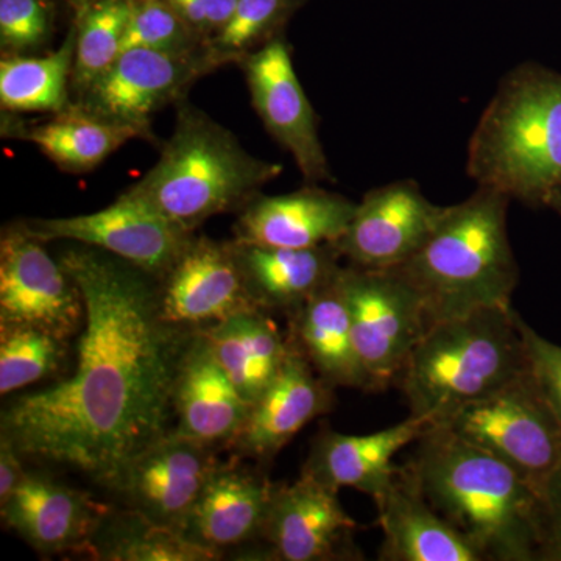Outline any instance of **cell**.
Instances as JSON below:
<instances>
[{"label":"cell","mask_w":561,"mask_h":561,"mask_svg":"<svg viewBox=\"0 0 561 561\" xmlns=\"http://www.w3.org/2000/svg\"><path fill=\"white\" fill-rule=\"evenodd\" d=\"M84 321L72 375L10 402L0 438L103 486L171 432L173 390L192 331L161 316L160 279L94 247L62 251Z\"/></svg>","instance_id":"6da1fadb"},{"label":"cell","mask_w":561,"mask_h":561,"mask_svg":"<svg viewBox=\"0 0 561 561\" xmlns=\"http://www.w3.org/2000/svg\"><path fill=\"white\" fill-rule=\"evenodd\" d=\"M404 468L483 561L540 559L545 502L505 461L448 427L431 426Z\"/></svg>","instance_id":"7a4b0ae2"},{"label":"cell","mask_w":561,"mask_h":561,"mask_svg":"<svg viewBox=\"0 0 561 561\" xmlns=\"http://www.w3.org/2000/svg\"><path fill=\"white\" fill-rule=\"evenodd\" d=\"M511 198L489 187L446 206L430 239L393 271L423 306L427 330L489 308H511L519 279L508 238Z\"/></svg>","instance_id":"3957f363"},{"label":"cell","mask_w":561,"mask_h":561,"mask_svg":"<svg viewBox=\"0 0 561 561\" xmlns=\"http://www.w3.org/2000/svg\"><path fill=\"white\" fill-rule=\"evenodd\" d=\"M283 171L279 162L253 157L228 128L183 99L157 164L124 194L195 232L213 217L245 208Z\"/></svg>","instance_id":"277c9868"},{"label":"cell","mask_w":561,"mask_h":561,"mask_svg":"<svg viewBox=\"0 0 561 561\" xmlns=\"http://www.w3.org/2000/svg\"><path fill=\"white\" fill-rule=\"evenodd\" d=\"M478 186L529 205L561 192V76L534 65L511 70L483 110L468 144Z\"/></svg>","instance_id":"5b68a950"},{"label":"cell","mask_w":561,"mask_h":561,"mask_svg":"<svg viewBox=\"0 0 561 561\" xmlns=\"http://www.w3.org/2000/svg\"><path fill=\"white\" fill-rule=\"evenodd\" d=\"M527 371L513 308H489L434 324L412 351L400 387L409 415L432 426Z\"/></svg>","instance_id":"8992f818"},{"label":"cell","mask_w":561,"mask_h":561,"mask_svg":"<svg viewBox=\"0 0 561 561\" xmlns=\"http://www.w3.org/2000/svg\"><path fill=\"white\" fill-rule=\"evenodd\" d=\"M435 426L448 427L505 461L545 504L561 482V424L529 368L515 381Z\"/></svg>","instance_id":"52a82bcc"},{"label":"cell","mask_w":561,"mask_h":561,"mask_svg":"<svg viewBox=\"0 0 561 561\" xmlns=\"http://www.w3.org/2000/svg\"><path fill=\"white\" fill-rule=\"evenodd\" d=\"M341 278L371 393L386 391L400 381L412 351L426 334L423 306L393 268L368 271L348 264Z\"/></svg>","instance_id":"ba28073f"},{"label":"cell","mask_w":561,"mask_h":561,"mask_svg":"<svg viewBox=\"0 0 561 561\" xmlns=\"http://www.w3.org/2000/svg\"><path fill=\"white\" fill-rule=\"evenodd\" d=\"M206 51H169L131 47L92 81L73 108L94 119L131 128L142 139H154L151 117L169 103L183 101L194 81L210 72Z\"/></svg>","instance_id":"9c48e42d"},{"label":"cell","mask_w":561,"mask_h":561,"mask_svg":"<svg viewBox=\"0 0 561 561\" xmlns=\"http://www.w3.org/2000/svg\"><path fill=\"white\" fill-rule=\"evenodd\" d=\"M84 302L60 260L22 221L0 239V324H25L69 341L81 331Z\"/></svg>","instance_id":"30bf717a"},{"label":"cell","mask_w":561,"mask_h":561,"mask_svg":"<svg viewBox=\"0 0 561 561\" xmlns=\"http://www.w3.org/2000/svg\"><path fill=\"white\" fill-rule=\"evenodd\" d=\"M217 463L210 446L172 430L125 463L103 489L122 507L183 534Z\"/></svg>","instance_id":"8fae6325"},{"label":"cell","mask_w":561,"mask_h":561,"mask_svg":"<svg viewBox=\"0 0 561 561\" xmlns=\"http://www.w3.org/2000/svg\"><path fill=\"white\" fill-rule=\"evenodd\" d=\"M22 225L41 242L70 241L94 247L157 279L171 271L195 236L127 194H121L98 213L25 220Z\"/></svg>","instance_id":"7c38bea8"},{"label":"cell","mask_w":561,"mask_h":561,"mask_svg":"<svg viewBox=\"0 0 561 561\" xmlns=\"http://www.w3.org/2000/svg\"><path fill=\"white\" fill-rule=\"evenodd\" d=\"M239 65L264 127L294 158L306 181L317 184L332 180L319 119L298 80L286 38L278 36L247 55Z\"/></svg>","instance_id":"4fadbf2b"},{"label":"cell","mask_w":561,"mask_h":561,"mask_svg":"<svg viewBox=\"0 0 561 561\" xmlns=\"http://www.w3.org/2000/svg\"><path fill=\"white\" fill-rule=\"evenodd\" d=\"M445 208L434 205L415 181L383 184L357 203L348 230L334 243L335 249L354 267L389 271L423 247Z\"/></svg>","instance_id":"5bb4252c"},{"label":"cell","mask_w":561,"mask_h":561,"mask_svg":"<svg viewBox=\"0 0 561 561\" xmlns=\"http://www.w3.org/2000/svg\"><path fill=\"white\" fill-rule=\"evenodd\" d=\"M160 309L172 327L192 332L257 309L247 290L234 241L194 236L160 279Z\"/></svg>","instance_id":"9a60e30c"},{"label":"cell","mask_w":561,"mask_h":561,"mask_svg":"<svg viewBox=\"0 0 561 561\" xmlns=\"http://www.w3.org/2000/svg\"><path fill=\"white\" fill-rule=\"evenodd\" d=\"M337 493L305 474L294 483H275L261 535L271 559H362L353 542L357 523L342 507Z\"/></svg>","instance_id":"2e32d148"},{"label":"cell","mask_w":561,"mask_h":561,"mask_svg":"<svg viewBox=\"0 0 561 561\" xmlns=\"http://www.w3.org/2000/svg\"><path fill=\"white\" fill-rule=\"evenodd\" d=\"M110 507L87 491L27 471L16 491L0 504V515L3 526L41 556H88L92 535Z\"/></svg>","instance_id":"e0dca14e"},{"label":"cell","mask_w":561,"mask_h":561,"mask_svg":"<svg viewBox=\"0 0 561 561\" xmlns=\"http://www.w3.org/2000/svg\"><path fill=\"white\" fill-rule=\"evenodd\" d=\"M334 390L290 343L289 356L279 375L251 405L230 448L238 457L272 460L306 424L331 411Z\"/></svg>","instance_id":"ac0fdd59"},{"label":"cell","mask_w":561,"mask_h":561,"mask_svg":"<svg viewBox=\"0 0 561 561\" xmlns=\"http://www.w3.org/2000/svg\"><path fill=\"white\" fill-rule=\"evenodd\" d=\"M357 203L311 184L283 195H256L241 209L234 241L251 245L313 249L348 230Z\"/></svg>","instance_id":"d6986e66"},{"label":"cell","mask_w":561,"mask_h":561,"mask_svg":"<svg viewBox=\"0 0 561 561\" xmlns=\"http://www.w3.org/2000/svg\"><path fill=\"white\" fill-rule=\"evenodd\" d=\"M273 489L275 483L256 468L219 461L192 508L184 537L220 557L261 540Z\"/></svg>","instance_id":"ffe728a7"},{"label":"cell","mask_w":561,"mask_h":561,"mask_svg":"<svg viewBox=\"0 0 561 561\" xmlns=\"http://www.w3.org/2000/svg\"><path fill=\"white\" fill-rule=\"evenodd\" d=\"M431 426L426 419L409 415L401 423L375 434L346 435L332 430L321 431L313 438L301 474L328 489H354L376 501L397 476L394 457L419 440Z\"/></svg>","instance_id":"44dd1931"},{"label":"cell","mask_w":561,"mask_h":561,"mask_svg":"<svg viewBox=\"0 0 561 561\" xmlns=\"http://www.w3.org/2000/svg\"><path fill=\"white\" fill-rule=\"evenodd\" d=\"M251 405L228 378L205 334L194 331L181 356L173 390L175 431L208 445L231 446Z\"/></svg>","instance_id":"7402d4cb"},{"label":"cell","mask_w":561,"mask_h":561,"mask_svg":"<svg viewBox=\"0 0 561 561\" xmlns=\"http://www.w3.org/2000/svg\"><path fill=\"white\" fill-rule=\"evenodd\" d=\"M375 504L382 531L379 560L483 561L471 542L434 511L404 467H398Z\"/></svg>","instance_id":"603a6c76"},{"label":"cell","mask_w":561,"mask_h":561,"mask_svg":"<svg viewBox=\"0 0 561 561\" xmlns=\"http://www.w3.org/2000/svg\"><path fill=\"white\" fill-rule=\"evenodd\" d=\"M251 301L267 313L290 319L343 265L334 243L313 249L251 245L234 241Z\"/></svg>","instance_id":"cb8c5ba5"},{"label":"cell","mask_w":561,"mask_h":561,"mask_svg":"<svg viewBox=\"0 0 561 561\" xmlns=\"http://www.w3.org/2000/svg\"><path fill=\"white\" fill-rule=\"evenodd\" d=\"M343 268V267H342ZM342 268L327 286L290 317L289 341L312 365L317 375L334 389L370 391L362 367L348 305L342 287Z\"/></svg>","instance_id":"d4e9b609"},{"label":"cell","mask_w":561,"mask_h":561,"mask_svg":"<svg viewBox=\"0 0 561 561\" xmlns=\"http://www.w3.org/2000/svg\"><path fill=\"white\" fill-rule=\"evenodd\" d=\"M2 131L35 144L62 171L76 173L98 168L128 140L142 139L131 128L94 119L72 105L41 124L3 117Z\"/></svg>","instance_id":"484cf974"},{"label":"cell","mask_w":561,"mask_h":561,"mask_svg":"<svg viewBox=\"0 0 561 561\" xmlns=\"http://www.w3.org/2000/svg\"><path fill=\"white\" fill-rule=\"evenodd\" d=\"M77 22L57 50L44 57L3 55L0 61V106L9 113H62L69 108L76 57Z\"/></svg>","instance_id":"4316f807"},{"label":"cell","mask_w":561,"mask_h":561,"mask_svg":"<svg viewBox=\"0 0 561 561\" xmlns=\"http://www.w3.org/2000/svg\"><path fill=\"white\" fill-rule=\"evenodd\" d=\"M88 556L103 561H213L217 553L131 508L110 507L92 535Z\"/></svg>","instance_id":"83f0119b"},{"label":"cell","mask_w":561,"mask_h":561,"mask_svg":"<svg viewBox=\"0 0 561 561\" xmlns=\"http://www.w3.org/2000/svg\"><path fill=\"white\" fill-rule=\"evenodd\" d=\"M128 20V0H94L76 14V57L70 79V91L76 98L119 58Z\"/></svg>","instance_id":"f1b7e54d"},{"label":"cell","mask_w":561,"mask_h":561,"mask_svg":"<svg viewBox=\"0 0 561 561\" xmlns=\"http://www.w3.org/2000/svg\"><path fill=\"white\" fill-rule=\"evenodd\" d=\"M68 341L25 324H0V394L13 393L61 370Z\"/></svg>","instance_id":"f546056e"},{"label":"cell","mask_w":561,"mask_h":561,"mask_svg":"<svg viewBox=\"0 0 561 561\" xmlns=\"http://www.w3.org/2000/svg\"><path fill=\"white\" fill-rule=\"evenodd\" d=\"M300 0H241L230 21L205 43L213 69L241 62L265 44L283 35L284 22Z\"/></svg>","instance_id":"4dcf8cb0"},{"label":"cell","mask_w":561,"mask_h":561,"mask_svg":"<svg viewBox=\"0 0 561 561\" xmlns=\"http://www.w3.org/2000/svg\"><path fill=\"white\" fill-rule=\"evenodd\" d=\"M130 20L125 33L124 50L144 47L169 54H197L205 41L165 0H128Z\"/></svg>","instance_id":"1f68e13d"},{"label":"cell","mask_w":561,"mask_h":561,"mask_svg":"<svg viewBox=\"0 0 561 561\" xmlns=\"http://www.w3.org/2000/svg\"><path fill=\"white\" fill-rule=\"evenodd\" d=\"M54 7L49 0H0L3 55H24L49 43Z\"/></svg>","instance_id":"d6a6232c"},{"label":"cell","mask_w":561,"mask_h":561,"mask_svg":"<svg viewBox=\"0 0 561 561\" xmlns=\"http://www.w3.org/2000/svg\"><path fill=\"white\" fill-rule=\"evenodd\" d=\"M518 327L526 350L527 368L561 424V346L538 334L519 313Z\"/></svg>","instance_id":"836d02e7"},{"label":"cell","mask_w":561,"mask_h":561,"mask_svg":"<svg viewBox=\"0 0 561 561\" xmlns=\"http://www.w3.org/2000/svg\"><path fill=\"white\" fill-rule=\"evenodd\" d=\"M203 41L230 21L241 0H165Z\"/></svg>","instance_id":"e575fe53"},{"label":"cell","mask_w":561,"mask_h":561,"mask_svg":"<svg viewBox=\"0 0 561 561\" xmlns=\"http://www.w3.org/2000/svg\"><path fill=\"white\" fill-rule=\"evenodd\" d=\"M546 522L540 559L561 561V482L546 500Z\"/></svg>","instance_id":"d590c367"},{"label":"cell","mask_w":561,"mask_h":561,"mask_svg":"<svg viewBox=\"0 0 561 561\" xmlns=\"http://www.w3.org/2000/svg\"><path fill=\"white\" fill-rule=\"evenodd\" d=\"M24 457L10 442L0 438V504H3L24 481L28 470Z\"/></svg>","instance_id":"8d00e7d4"},{"label":"cell","mask_w":561,"mask_h":561,"mask_svg":"<svg viewBox=\"0 0 561 561\" xmlns=\"http://www.w3.org/2000/svg\"><path fill=\"white\" fill-rule=\"evenodd\" d=\"M70 7H72L73 11L80 13L81 10L87 9L90 3L94 2V0H66Z\"/></svg>","instance_id":"74e56055"},{"label":"cell","mask_w":561,"mask_h":561,"mask_svg":"<svg viewBox=\"0 0 561 561\" xmlns=\"http://www.w3.org/2000/svg\"><path fill=\"white\" fill-rule=\"evenodd\" d=\"M551 205L556 206V208H559L561 210V192L559 195H557L556 198H553Z\"/></svg>","instance_id":"f35d334b"}]
</instances>
